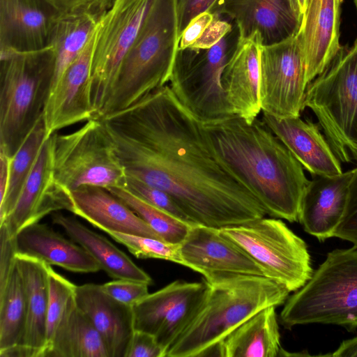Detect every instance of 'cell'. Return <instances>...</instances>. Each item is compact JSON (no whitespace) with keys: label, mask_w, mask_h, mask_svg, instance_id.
Returning a JSON list of instances; mask_svg holds the SVG:
<instances>
[{"label":"cell","mask_w":357,"mask_h":357,"mask_svg":"<svg viewBox=\"0 0 357 357\" xmlns=\"http://www.w3.org/2000/svg\"><path fill=\"white\" fill-rule=\"evenodd\" d=\"M97 119L126 174L167 192L192 225L222 228L267 214L218 160L204 124L180 103L169 85Z\"/></svg>","instance_id":"6da1fadb"},{"label":"cell","mask_w":357,"mask_h":357,"mask_svg":"<svg viewBox=\"0 0 357 357\" xmlns=\"http://www.w3.org/2000/svg\"><path fill=\"white\" fill-rule=\"evenodd\" d=\"M218 160L259 200L271 217L298 221L309 182L303 166L263 121L234 115L204 124Z\"/></svg>","instance_id":"7a4b0ae2"},{"label":"cell","mask_w":357,"mask_h":357,"mask_svg":"<svg viewBox=\"0 0 357 357\" xmlns=\"http://www.w3.org/2000/svg\"><path fill=\"white\" fill-rule=\"evenodd\" d=\"M204 281L203 304L166 357H201L241 324L270 306L285 303L289 291L265 276L228 274Z\"/></svg>","instance_id":"3957f363"},{"label":"cell","mask_w":357,"mask_h":357,"mask_svg":"<svg viewBox=\"0 0 357 357\" xmlns=\"http://www.w3.org/2000/svg\"><path fill=\"white\" fill-rule=\"evenodd\" d=\"M179 40L176 0H151L98 118L126 109L165 86Z\"/></svg>","instance_id":"277c9868"},{"label":"cell","mask_w":357,"mask_h":357,"mask_svg":"<svg viewBox=\"0 0 357 357\" xmlns=\"http://www.w3.org/2000/svg\"><path fill=\"white\" fill-rule=\"evenodd\" d=\"M54 61L52 47L0 55V150L10 158L43 116Z\"/></svg>","instance_id":"5b68a950"},{"label":"cell","mask_w":357,"mask_h":357,"mask_svg":"<svg viewBox=\"0 0 357 357\" xmlns=\"http://www.w3.org/2000/svg\"><path fill=\"white\" fill-rule=\"evenodd\" d=\"M279 321L288 329L315 323L357 328V247L328 252L310 279L287 298Z\"/></svg>","instance_id":"8992f818"},{"label":"cell","mask_w":357,"mask_h":357,"mask_svg":"<svg viewBox=\"0 0 357 357\" xmlns=\"http://www.w3.org/2000/svg\"><path fill=\"white\" fill-rule=\"evenodd\" d=\"M315 114L340 161H357V39L342 47L307 85L305 107Z\"/></svg>","instance_id":"52a82bcc"},{"label":"cell","mask_w":357,"mask_h":357,"mask_svg":"<svg viewBox=\"0 0 357 357\" xmlns=\"http://www.w3.org/2000/svg\"><path fill=\"white\" fill-rule=\"evenodd\" d=\"M240 40L239 29L234 22L232 29L211 48L177 50L169 87L180 103L203 124L235 115L221 77Z\"/></svg>","instance_id":"ba28073f"},{"label":"cell","mask_w":357,"mask_h":357,"mask_svg":"<svg viewBox=\"0 0 357 357\" xmlns=\"http://www.w3.org/2000/svg\"><path fill=\"white\" fill-rule=\"evenodd\" d=\"M54 174L68 191L84 186L125 187L126 174L99 119L69 133L50 135Z\"/></svg>","instance_id":"9c48e42d"},{"label":"cell","mask_w":357,"mask_h":357,"mask_svg":"<svg viewBox=\"0 0 357 357\" xmlns=\"http://www.w3.org/2000/svg\"><path fill=\"white\" fill-rule=\"evenodd\" d=\"M220 231L252 257L264 276L289 292L302 287L313 273L306 243L280 219L263 217Z\"/></svg>","instance_id":"30bf717a"},{"label":"cell","mask_w":357,"mask_h":357,"mask_svg":"<svg viewBox=\"0 0 357 357\" xmlns=\"http://www.w3.org/2000/svg\"><path fill=\"white\" fill-rule=\"evenodd\" d=\"M151 0H114L99 21L93 50L91 86L95 119L114 86L121 64L135 41Z\"/></svg>","instance_id":"8fae6325"},{"label":"cell","mask_w":357,"mask_h":357,"mask_svg":"<svg viewBox=\"0 0 357 357\" xmlns=\"http://www.w3.org/2000/svg\"><path fill=\"white\" fill-rule=\"evenodd\" d=\"M308 82L304 55L297 36L262 46L260 101L263 113L277 119L300 116Z\"/></svg>","instance_id":"7c38bea8"},{"label":"cell","mask_w":357,"mask_h":357,"mask_svg":"<svg viewBox=\"0 0 357 357\" xmlns=\"http://www.w3.org/2000/svg\"><path fill=\"white\" fill-rule=\"evenodd\" d=\"M208 11L233 20L241 40L258 33L262 46L296 36L303 15L298 0H217Z\"/></svg>","instance_id":"4fadbf2b"},{"label":"cell","mask_w":357,"mask_h":357,"mask_svg":"<svg viewBox=\"0 0 357 357\" xmlns=\"http://www.w3.org/2000/svg\"><path fill=\"white\" fill-rule=\"evenodd\" d=\"M63 15L50 0H0V55L51 47Z\"/></svg>","instance_id":"5bb4252c"},{"label":"cell","mask_w":357,"mask_h":357,"mask_svg":"<svg viewBox=\"0 0 357 357\" xmlns=\"http://www.w3.org/2000/svg\"><path fill=\"white\" fill-rule=\"evenodd\" d=\"M179 248L181 265L205 280L228 274L264 276L260 266L220 228L192 225Z\"/></svg>","instance_id":"9a60e30c"},{"label":"cell","mask_w":357,"mask_h":357,"mask_svg":"<svg viewBox=\"0 0 357 357\" xmlns=\"http://www.w3.org/2000/svg\"><path fill=\"white\" fill-rule=\"evenodd\" d=\"M70 191L55 179L50 136L44 142L34 166L24 183L4 225L12 236L24 227L38 222L45 215L66 210L72 212Z\"/></svg>","instance_id":"2e32d148"},{"label":"cell","mask_w":357,"mask_h":357,"mask_svg":"<svg viewBox=\"0 0 357 357\" xmlns=\"http://www.w3.org/2000/svg\"><path fill=\"white\" fill-rule=\"evenodd\" d=\"M95 34L96 31L50 91L43 112L50 136L60 129L95 119L91 86Z\"/></svg>","instance_id":"e0dca14e"},{"label":"cell","mask_w":357,"mask_h":357,"mask_svg":"<svg viewBox=\"0 0 357 357\" xmlns=\"http://www.w3.org/2000/svg\"><path fill=\"white\" fill-rule=\"evenodd\" d=\"M341 0H307L296 36L304 55L308 84L321 74L341 49Z\"/></svg>","instance_id":"ac0fdd59"},{"label":"cell","mask_w":357,"mask_h":357,"mask_svg":"<svg viewBox=\"0 0 357 357\" xmlns=\"http://www.w3.org/2000/svg\"><path fill=\"white\" fill-rule=\"evenodd\" d=\"M75 303L100 333L109 357H126L133 333L132 306L105 292L101 284L76 286Z\"/></svg>","instance_id":"d6986e66"},{"label":"cell","mask_w":357,"mask_h":357,"mask_svg":"<svg viewBox=\"0 0 357 357\" xmlns=\"http://www.w3.org/2000/svg\"><path fill=\"white\" fill-rule=\"evenodd\" d=\"M353 169L335 176H314L303 194L298 221L320 241L333 237L343 215Z\"/></svg>","instance_id":"ffe728a7"},{"label":"cell","mask_w":357,"mask_h":357,"mask_svg":"<svg viewBox=\"0 0 357 357\" xmlns=\"http://www.w3.org/2000/svg\"><path fill=\"white\" fill-rule=\"evenodd\" d=\"M262 44L258 33L241 40L225 65L221 82L235 115L251 123L261 111L260 59Z\"/></svg>","instance_id":"44dd1931"},{"label":"cell","mask_w":357,"mask_h":357,"mask_svg":"<svg viewBox=\"0 0 357 357\" xmlns=\"http://www.w3.org/2000/svg\"><path fill=\"white\" fill-rule=\"evenodd\" d=\"M262 121L314 176L342 174L340 160L318 126L300 116L277 119L263 113Z\"/></svg>","instance_id":"7402d4cb"},{"label":"cell","mask_w":357,"mask_h":357,"mask_svg":"<svg viewBox=\"0 0 357 357\" xmlns=\"http://www.w3.org/2000/svg\"><path fill=\"white\" fill-rule=\"evenodd\" d=\"M16 264L23 280L26 300V323L22 345L2 357H43L46 344L49 298L48 265L17 254Z\"/></svg>","instance_id":"603a6c76"},{"label":"cell","mask_w":357,"mask_h":357,"mask_svg":"<svg viewBox=\"0 0 357 357\" xmlns=\"http://www.w3.org/2000/svg\"><path fill=\"white\" fill-rule=\"evenodd\" d=\"M70 194L71 213L107 234L114 231L162 239L128 205L105 188L84 186L70 191Z\"/></svg>","instance_id":"cb8c5ba5"},{"label":"cell","mask_w":357,"mask_h":357,"mask_svg":"<svg viewBox=\"0 0 357 357\" xmlns=\"http://www.w3.org/2000/svg\"><path fill=\"white\" fill-rule=\"evenodd\" d=\"M15 243L17 254L35 258L47 265L75 273L101 270L82 246L39 222L21 229L15 236Z\"/></svg>","instance_id":"d4e9b609"},{"label":"cell","mask_w":357,"mask_h":357,"mask_svg":"<svg viewBox=\"0 0 357 357\" xmlns=\"http://www.w3.org/2000/svg\"><path fill=\"white\" fill-rule=\"evenodd\" d=\"M54 224L60 226L73 241L82 246L111 278L130 280L150 285L152 278L123 251L103 236L89 229L77 219L61 213L52 215Z\"/></svg>","instance_id":"484cf974"},{"label":"cell","mask_w":357,"mask_h":357,"mask_svg":"<svg viewBox=\"0 0 357 357\" xmlns=\"http://www.w3.org/2000/svg\"><path fill=\"white\" fill-rule=\"evenodd\" d=\"M276 307H267L215 345L217 356L276 357L282 349Z\"/></svg>","instance_id":"4316f807"},{"label":"cell","mask_w":357,"mask_h":357,"mask_svg":"<svg viewBox=\"0 0 357 357\" xmlns=\"http://www.w3.org/2000/svg\"><path fill=\"white\" fill-rule=\"evenodd\" d=\"M43 357H109L104 342L74 299Z\"/></svg>","instance_id":"83f0119b"},{"label":"cell","mask_w":357,"mask_h":357,"mask_svg":"<svg viewBox=\"0 0 357 357\" xmlns=\"http://www.w3.org/2000/svg\"><path fill=\"white\" fill-rule=\"evenodd\" d=\"M105 13L75 12L63 15L52 45L55 61L51 89L82 52Z\"/></svg>","instance_id":"f1b7e54d"},{"label":"cell","mask_w":357,"mask_h":357,"mask_svg":"<svg viewBox=\"0 0 357 357\" xmlns=\"http://www.w3.org/2000/svg\"><path fill=\"white\" fill-rule=\"evenodd\" d=\"M26 323L25 289L17 264L0 289V356L22 345Z\"/></svg>","instance_id":"f546056e"},{"label":"cell","mask_w":357,"mask_h":357,"mask_svg":"<svg viewBox=\"0 0 357 357\" xmlns=\"http://www.w3.org/2000/svg\"><path fill=\"white\" fill-rule=\"evenodd\" d=\"M199 282L175 280L132 305L134 328L155 335L171 310Z\"/></svg>","instance_id":"4dcf8cb0"},{"label":"cell","mask_w":357,"mask_h":357,"mask_svg":"<svg viewBox=\"0 0 357 357\" xmlns=\"http://www.w3.org/2000/svg\"><path fill=\"white\" fill-rule=\"evenodd\" d=\"M49 137L43 116L10 158L8 188L6 197L0 204V224L13 210L40 149Z\"/></svg>","instance_id":"1f68e13d"},{"label":"cell","mask_w":357,"mask_h":357,"mask_svg":"<svg viewBox=\"0 0 357 357\" xmlns=\"http://www.w3.org/2000/svg\"><path fill=\"white\" fill-rule=\"evenodd\" d=\"M107 190L128 205L165 241L181 243L193 225L148 204L123 187Z\"/></svg>","instance_id":"d6a6232c"},{"label":"cell","mask_w":357,"mask_h":357,"mask_svg":"<svg viewBox=\"0 0 357 357\" xmlns=\"http://www.w3.org/2000/svg\"><path fill=\"white\" fill-rule=\"evenodd\" d=\"M207 289L208 284L205 281L199 282L197 287L182 298L164 319L155 337L164 351L165 357L169 347L200 310Z\"/></svg>","instance_id":"836d02e7"},{"label":"cell","mask_w":357,"mask_h":357,"mask_svg":"<svg viewBox=\"0 0 357 357\" xmlns=\"http://www.w3.org/2000/svg\"><path fill=\"white\" fill-rule=\"evenodd\" d=\"M49 298L47 314L46 347L52 340L56 329L75 299L76 285L56 273L50 265L47 266Z\"/></svg>","instance_id":"e575fe53"},{"label":"cell","mask_w":357,"mask_h":357,"mask_svg":"<svg viewBox=\"0 0 357 357\" xmlns=\"http://www.w3.org/2000/svg\"><path fill=\"white\" fill-rule=\"evenodd\" d=\"M108 234L115 241L126 247L137 258L163 259L181 265L180 243L120 232L112 231Z\"/></svg>","instance_id":"d590c367"},{"label":"cell","mask_w":357,"mask_h":357,"mask_svg":"<svg viewBox=\"0 0 357 357\" xmlns=\"http://www.w3.org/2000/svg\"><path fill=\"white\" fill-rule=\"evenodd\" d=\"M124 188L148 204L192 225L185 213L165 191L128 174H126Z\"/></svg>","instance_id":"8d00e7d4"},{"label":"cell","mask_w":357,"mask_h":357,"mask_svg":"<svg viewBox=\"0 0 357 357\" xmlns=\"http://www.w3.org/2000/svg\"><path fill=\"white\" fill-rule=\"evenodd\" d=\"M333 237L349 241L357 247V167L353 169L345 208Z\"/></svg>","instance_id":"74e56055"},{"label":"cell","mask_w":357,"mask_h":357,"mask_svg":"<svg viewBox=\"0 0 357 357\" xmlns=\"http://www.w3.org/2000/svg\"><path fill=\"white\" fill-rule=\"evenodd\" d=\"M148 284L118 279L101 284L102 290L118 301L132 306L149 294Z\"/></svg>","instance_id":"f35d334b"},{"label":"cell","mask_w":357,"mask_h":357,"mask_svg":"<svg viewBox=\"0 0 357 357\" xmlns=\"http://www.w3.org/2000/svg\"><path fill=\"white\" fill-rule=\"evenodd\" d=\"M15 236H12L4 225H0V289L6 284L16 264Z\"/></svg>","instance_id":"ab89813d"},{"label":"cell","mask_w":357,"mask_h":357,"mask_svg":"<svg viewBox=\"0 0 357 357\" xmlns=\"http://www.w3.org/2000/svg\"><path fill=\"white\" fill-rule=\"evenodd\" d=\"M126 357H165L154 335L135 330Z\"/></svg>","instance_id":"60d3db41"},{"label":"cell","mask_w":357,"mask_h":357,"mask_svg":"<svg viewBox=\"0 0 357 357\" xmlns=\"http://www.w3.org/2000/svg\"><path fill=\"white\" fill-rule=\"evenodd\" d=\"M234 22H229L226 16L214 14V18L202 36L190 47L208 49L219 43L233 28Z\"/></svg>","instance_id":"b9f144b4"},{"label":"cell","mask_w":357,"mask_h":357,"mask_svg":"<svg viewBox=\"0 0 357 357\" xmlns=\"http://www.w3.org/2000/svg\"><path fill=\"white\" fill-rule=\"evenodd\" d=\"M217 0H176L178 32L181 34L190 21L202 13L208 11Z\"/></svg>","instance_id":"7bdbcfd3"},{"label":"cell","mask_w":357,"mask_h":357,"mask_svg":"<svg viewBox=\"0 0 357 357\" xmlns=\"http://www.w3.org/2000/svg\"><path fill=\"white\" fill-rule=\"evenodd\" d=\"M213 18L214 14L209 11L202 13L193 18L181 33L178 49L183 50L195 43Z\"/></svg>","instance_id":"ee69618b"},{"label":"cell","mask_w":357,"mask_h":357,"mask_svg":"<svg viewBox=\"0 0 357 357\" xmlns=\"http://www.w3.org/2000/svg\"><path fill=\"white\" fill-rule=\"evenodd\" d=\"M64 14L75 12L105 13L114 0H50Z\"/></svg>","instance_id":"f6af8a7d"},{"label":"cell","mask_w":357,"mask_h":357,"mask_svg":"<svg viewBox=\"0 0 357 357\" xmlns=\"http://www.w3.org/2000/svg\"><path fill=\"white\" fill-rule=\"evenodd\" d=\"M324 356L357 357V336L342 341L338 348L333 354H326Z\"/></svg>","instance_id":"bcb514c9"},{"label":"cell","mask_w":357,"mask_h":357,"mask_svg":"<svg viewBox=\"0 0 357 357\" xmlns=\"http://www.w3.org/2000/svg\"><path fill=\"white\" fill-rule=\"evenodd\" d=\"M306 1L307 0H298V3L300 4V7H301L303 14L305 9Z\"/></svg>","instance_id":"7dc6e473"},{"label":"cell","mask_w":357,"mask_h":357,"mask_svg":"<svg viewBox=\"0 0 357 357\" xmlns=\"http://www.w3.org/2000/svg\"><path fill=\"white\" fill-rule=\"evenodd\" d=\"M354 3H355V5H356V7L357 8V0H354Z\"/></svg>","instance_id":"c3c4849f"}]
</instances>
